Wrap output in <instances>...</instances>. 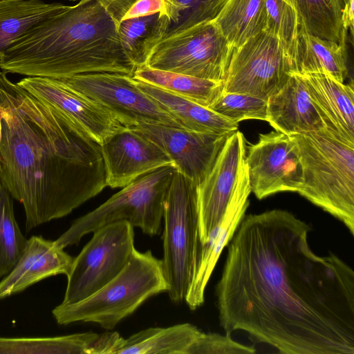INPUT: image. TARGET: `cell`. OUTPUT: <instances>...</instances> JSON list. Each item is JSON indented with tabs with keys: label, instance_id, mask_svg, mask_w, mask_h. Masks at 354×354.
Instances as JSON below:
<instances>
[{
	"label": "cell",
	"instance_id": "31",
	"mask_svg": "<svg viewBox=\"0 0 354 354\" xmlns=\"http://www.w3.org/2000/svg\"><path fill=\"white\" fill-rule=\"evenodd\" d=\"M224 1L225 0H165L168 28L164 39L197 24L213 21Z\"/></svg>",
	"mask_w": 354,
	"mask_h": 354
},
{
	"label": "cell",
	"instance_id": "15",
	"mask_svg": "<svg viewBox=\"0 0 354 354\" xmlns=\"http://www.w3.org/2000/svg\"><path fill=\"white\" fill-rule=\"evenodd\" d=\"M100 147L106 184L111 188L124 187L147 173L173 165L157 144L132 127L122 126Z\"/></svg>",
	"mask_w": 354,
	"mask_h": 354
},
{
	"label": "cell",
	"instance_id": "18",
	"mask_svg": "<svg viewBox=\"0 0 354 354\" xmlns=\"http://www.w3.org/2000/svg\"><path fill=\"white\" fill-rule=\"evenodd\" d=\"M266 121L277 131L290 136L326 129L304 76L295 73L268 98Z\"/></svg>",
	"mask_w": 354,
	"mask_h": 354
},
{
	"label": "cell",
	"instance_id": "36",
	"mask_svg": "<svg viewBox=\"0 0 354 354\" xmlns=\"http://www.w3.org/2000/svg\"><path fill=\"white\" fill-rule=\"evenodd\" d=\"M122 337L118 332H106L99 335L90 354L115 353Z\"/></svg>",
	"mask_w": 354,
	"mask_h": 354
},
{
	"label": "cell",
	"instance_id": "9",
	"mask_svg": "<svg viewBox=\"0 0 354 354\" xmlns=\"http://www.w3.org/2000/svg\"><path fill=\"white\" fill-rule=\"evenodd\" d=\"M134 247L133 227L126 221L106 225L73 258L62 304L92 295L115 277L127 263Z\"/></svg>",
	"mask_w": 354,
	"mask_h": 354
},
{
	"label": "cell",
	"instance_id": "30",
	"mask_svg": "<svg viewBox=\"0 0 354 354\" xmlns=\"http://www.w3.org/2000/svg\"><path fill=\"white\" fill-rule=\"evenodd\" d=\"M27 241L15 219L13 198L0 182V278L16 265Z\"/></svg>",
	"mask_w": 354,
	"mask_h": 354
},
{
	"label": "cell",
	"instance_id": "3",
	"mask_svg": "<svg viewBox=\"0 0 354 354\" xmlns=\"http://www.w3.org/2000/svg\"><path fill=\"white\" fill-rule=\"evenodd\" d=\"M118 23L100 0H80L32 26L6 52L0 70L63 79L93 73L133 76Z\"/></svg>",
	"mask_w": 354,
	"mask_h": 354
},
{
	"label": "cell",
	"instance_id": "28",
	"mask_svg": "<svg viewBox=\"0 0 354 354\" xmlns=\"http://www.w3.org/2000/svg\"><path fill=\"white\" fill-rule=\"evenodd\" d=\"M301 27L319 38L346 46L347 30L344 27L343 0H290Z\"/></svg>",
	"mask_w": 354,
	"mask_h": 354
},
{
	"label": "cell",
	"instance_id": "8",
	"mask_svg": "<svg viewBox=\"0 0 354 354\" xmlns=\"http://www.w3.org/2000/svg\"><path fill=\"white\" fill-rule=\"evenodd\" d=\"M234 49L213 20L162 39L152 51L146 65L224 82Z\"/></svg>",
	"mask_w": 354,
	"mask_h": 354
},
{
	"label": "cell",
	"instance_id": "10",
	"mask_svg": "<svg viewBox=\"0 0 354 354\" xmlns=\"http://www.w3.org/2000/svg\"><path fill=\"white\" fill-rule=\"evenodd\" d=\"M243 134L236 130L226 140L212 169L197 185L199 236L205 244L228 207L248 201L251 193Z\"/></svg>",
	"mask_w": 354,
	"mask_h": 354
},
{
	"label": "cell",
	"instance_id": "41",
	"mask_svg": "<svg viewBox=\"0 0 354 354\" xmlns=\"http://www.w3.org/2000/svg\"><path fill=\"white\" fill-rule=\"evenodd\" d=\"M8 1V0H0V1Z\"/></svg>",
	"mask_w": 354,
	"mask_h": 354
},
{
	"label": "cell",
	"instance_id": "17",
	"mask_svg": "<svg viewBox=\"0 0 354 354\" xmlns=\"http://www.w3.org/2000/svg\"><path fill=\"white\" fill-rule=\"evenodd\" d=\"M73 261L55 241L32 236L16 265L0 281V299L19 293L46 278L67 275Z\"/></svg>",
	"mask_w": 354,
	"mask_h": 354
},
{
	"label": "cell",
	"instance_id": "19",
	"mask_svg": "<svg viewBox=\"0 0 354 354\" xmlns=\"http://www.w3.org/2000/svg\"><path fill=\"white\" fill-rule=\"evenodd\" d=\"M326 127L342 142L354 145V88L323 73L302 75Z\"/></svg>",
	"mask_w": 354,
	"mask_h": 354
},
{
	"label": "cell",
	"instance_id": "27",
	"mask_svg": "<svg viewBox=\"0 0 354 354\" xmlns=\"http://www.w3.org/2000/svg\"><path fill=\"white\" fill-rule=\"evenodd\" d=\"M266 18V0H225L214 21L237 48L265 30Z\"/></svg>",
	"mask_w": 354,
	"mask_h": 354
},
{
	"label": "cell",
	"instance_id": "22",
	"mask_svg": "<svg viewBox=\"0 0 354 354\" xmlns=\"http://www.w3.org/2000/svg\"><path fill=\"white\" fill-rule=\"evenodd\" d=\"M137 86L156 100L185 129L209 133L225 134L238 130V124L208 107L171 93L158 86L136 80Z\"/></svg>",
	"mask_w": 354,
	"mask_h": 354
},
{
	"label": "cell",
	"instance_id": "7",
	"mask_svg": "<svg viewBox=\"0 0 354 354\" xmlns=\"http://www.w3.org/2000/svg\"><path fill=\"white\" fill-rule=\"evenodd\" d=\"M176 170L167 165L138 177L96 209L75 220L55 240L56 244L64 249L77 245L86 234L121 221L149 236L158 234L165 198Z\"/></svg>",
	"mask_w": 354,
	"mask_h": 354
},
{
	"label": "cell",
	"instance_id": "33",
	"mask_svg": "<svg viewBox=\"0 0 354 354\" xmlns=\"http://www.w3.org/2000/svg\"><path fill=\"white\" fill-rule=\"evenodd\" d=\"M266 10L264 30L278 38L288 59L301 26L297 12L290 0H266Z\"/></svg>",
	"mask_w": 354,
	"mask_h": 354
},
{
	"label": "cell",
	"instance_id": "40",
	"mask_svg": "<svg viewBox=\"0 0 354 354\" xmlns=\"http://www.w3.org/2000/svg\"><path fill=\"white\" fill-rule=\"evenodd\" d=\"M69 1H80V0H69Z\"/></svg>",
	"mask_w": 354,
	"mask_h": 354
},
{
	"label": "cell",
	"instance_id": "21",
	"mask_svg": "<svg viewBox=\"0 0 354 354\" xmlns=\"http://www.w3.org/2000/svg\"><path fill=\"white\" fill-rule=\"evenodd\" d=\"M249 204L248 200L231 205L221 223L211 232L203 245L199 264L185 299L191 310H196L204 303L205 288L218 258L244 217Z\"/></svg>",
	"mask_w": 354,
	"mask_h": 354
},
{
	"label": "cell",
	"instance_id": "13",
	"mask_svg": "<svg viewBox=\"0 0 354 354\" xmlns=\"http://www.w3.org/2000/svg\"><path fill=\"white\" fill-rule=\"evenodd\" d=\"M251 191L258 199L279 192H297L303 183L302 165L294 136L272 131L261 133L245 156Z\"/></svg>",
	"mask_w": 354,
	"mask_h": 354
},
{
	"label": "cell",
	"instance_id": "5",
	"mask_svg": "<svg viewBox=\"0 0 354 354\" xmlns=\"http://www.w3.org/2000/svg\"><path fill=\"white\" fill-rule=\"evenodd\" d=\"M167 289L162 261L150 250L134 248L124 268L109 283L80 301L60 304L52 314L60 325L89 322L112 330L149 298Z\"/></svg>",
	"mask_w": 354,
	"mask_h": 354
},
{
	"label": "cell",
	"instance_id": "16",
	"mask_svg": "<svg viewBox=\"0 0 354 354\" xmlns=\"http://www.w3.org/2000/svg\"><path fill=\"white\" fill-rule=\"evenodd\" d=\"M17 83L37 98L59 109L100 145L124 126L110 111L69 88L60 80L27 76Z\"/></svg>",
	"mask_w": 354,
	"mask_h": 354
},
{
	"label": "cell",
	"instance_id": "6",
	"mask_svg": "<svg viewBox=\"0 0 354 354\" xmlns=\"http://www.w3.org/2000/svg\"><path fill=\"white\" fill-rule=\"evenodd\" d=\"M162 268L167 293L175 303L185 301L203 249L199 236L197 185L175 172L165 204Z\"/></svg>",
	"mask_w": 354,
	"mask_h": 354
},
{
	"label": "cell",
	"instance_id": "23",
	"mask_svg": "<svg viewBox=\"0 0 354 354\" xmlns=\"http://www.w3.org/2000/svg\"><path fill=\"white\" fill-rule=\"evenodd\" d=\"M201 332L189 323L148 328L122 337L116 354H187Z\"/></svg>",
	"mask_w": 354,
	"mask_h": 354
},
{
	"label": "cell",
	"instance_id": "24",
	"mask_svg": "<svg viewBox=\"0 0 354 354\" xmlns=\"http://www.w3.org/2000/svg\"><path fill=\"white\" fill-rule=\"evenodd\" d=\"M65 4L42 0L0 1V66L12 44L29 29L59 12Z\"/></svg>",
	"mask_w": 354,
	"mask_h": 354
},
{
	"label": "cell",
	"instance_id": "26",
	"mask_svg": "<svg viewBox=\"0 0 354 354\" xmlns=\"http://www.w3.org/2000/svg\"><path fill=\"white\" fill-rule=\"evenodd\" d=\"M132 77L205 107L217 99L224 88V82L156 69L147 65L137 68Z\"/></svg>",
	"mask_w": 354,
	"mask_h": 354
},
{
	"label": "cell",
	"instance_id": "20",
	"mask_svg": "<svg viewBox=\"0 0 354 354\" xmlns=\"http://www.w3.org/2000/svg\"><path fill=\"white\" fill-rule=\"evenodd\" d=\"M288 62L290 73H323L342 83L348 75L346 46L313 35L301 26Z\"/></svg>",
	"mask_w": 354,
	"mask_h": 354
},
{
	"label": "cell",
	"instance_id": "37",
	"mask_svg": "<svg viewBox=\"0 0 354 354\" xmlns=\"http://www.w3.org/2000/svg\"><path fill=\"white\" fill-rule=\"evenodd\" d=\"M118 24L129 8L137 0H100Z\"/></svg>",
	"mask_w": 354,
	"mask_h": 354
},
{
	"label": "cell",
	"instance_id": "4",
	"mask_svg": "<svg viewBox=\"0 0 354 354\" xmlns=\"http://www.w3.org/2000/svg\"><path fill=\"white\" fill-rule=\"evenodd\" d=\"M294 136L303 174L297 193L338 218L354 235V145L326 129Z\"/></svg>",
	"mask_w": 354,
	"mask_h": 354
},
{
	"label": "cell",
	"instance_id": "32",
	"mask_svg": "<svg viewBox=\"0 0 354 354\" xmlns=\"http://www.w3.org/2000/svg\"><path fill=\"white\" fill-rule=\"evenodd\" d=\"M208 108L237 124L245 120H267V100L248 94L223 91Z\"/></svg>",
	"mask_w": 354,
	"mask_h": 354
},
{
	"label": "cell",
	"instance_id": "38",
	"mask_svg": "<svg viewBox=\"0 0 354 354\" xmlns=\"http://www.w3.org/2000/svg\"><path fill=\"white\" fill-rule=\"evenodd\" d=\"M344 8L342 11V20L344 28L351 29L353 32V0H343Z\"/></svg>",
	"mask_w": 354,
	"mask_h": 354
},
{
	"label": "cell",
	"instance_id": "12",
	"mask_svg": "<svg viewBox=\"0 0 354 354\" xmlns=\"http://www.w3.org/2000/svg\"><path fill=\"white\" fill-rule=\"evenodd\" d=\"M290 74L288 56L281 41L263 30L234 48L223 91L268 100L286 84Z\"/></svg>",
	"mask_w": 354,
	"mask_h": 354
},
{
	"label": "cell",
	"instance_id": "39",
	"mask_svg": "<svg viewBox=\"0 0 354 354\" xmlns=\"http://www.w3.org/2000/svg\"><path fill=\"white\" fill-rule=\"evenodd\" d=\"M0 182H1V158H0Z\"/></svg>",
	"mask_w": 354,
	"mask_h": 354
},
{
	"label": "cell",
	"instance_id": "35",
	"mask_svg": "<svg viewBox=\"0 0 354 354\" xmlns=\"http://www.w3.org/2000/svg\"><path fill=\"white\" fill-rule=\"evenodd\" d=\"M165 0H137L126 12L122 20L165 12Z\"/></svg>",
	"mask_w": 354,
	"mask_h": 354
},
{
	"label": "cell",
	"instance_id": "34",
	"mask_svg": "<svg viewBox=\"0 0 354 354\" xmlns=\"http://www.w3.org/2000/svg\"><path fill=\"white\" fill-rule=\"evenodd\" d=\"M253 346H248L232 339L231 335H225L201 332L187 350V354H234L254 353Z\"/></svg>",
	"mask_w": 354,
	"mask_h": 354
},
{
	"label": "cell",
	"instance_id": "29",
	"mask_svg": "<svg viewBox=\"0 0 354 354\" xmlns=\"http://www.w3.org/2000/svg\"><path fill=\"white\" fill-rule=\"evenodd\" d=\"M98 336L85 332L57 337H0V353L90 354Z\"/></svg>",
	"mask_w": 354,
	"mask_h": 354
},
{
	"label": "cell",
	"instance_id": "11",
	"mask_svg": "<svg viewBox=\"0 0 354 354\" xmlns=\"http://www.w3.org/2000/svg\"><path fill=\"white\" fill-rule=\"evenodd\" d=\"M60 80L105 108L125 127L145 123L185 129L162 105L140 89L132 76L115 73H93Z\"/></svg>",
	"mask_w": 354,
	"mask_h": 354
},
{
	"label": "cell",
	"instance_id": "25",
	"mask_svg": "<svg viewBox=\"0 0 354 354\" xmlns=\"http://www.w3.org/2000/svg\"><path fill=\"white\" fill-rule=\"evenodd\" d=\"M168 28L165 12L121 20L119 39L124 52L137 68L147 64L156 46L165 38Z\"/></svg>",
	"mask_w": 354,
	"mask_h": 354
},
{
	"label": "cell",
	"instance_id": "2",
	"mask_svg": "<svg viewBox=\"0 0 354 354\" xmlns=\"http://www.w3.org/2000/svg\"><path fill=\"white\" fill-rule=\"evenodd\" d=\"M1 183L28 232L64 217L106 186L100 145L62 111L0 71Z\"/></svg>",
	"mask_w": 354,
	"mask_h": 354
},
{
	"label": "cell",
	"instance_id": "1",
	"mask_svg": "<svg viewBox=\"0 0 354 354\" xmlns=\"http://www.w3.org/2000/svg\"><path fill=\"white\" fill-rule=\"evenodd\" d=\"M310 227L272 209L244 216L216 286L221 326L283 354H354V272L310 248Z\"/></svg>",
	"mask_w": 354,
	"mask_h": 354
},
{
	"label": "cell",
	"instance_id": "14",
	"mask_svg": "<svg viewBox=\"0 0 354 354\" xmlns=\"http://www.w3.org/2000/svg\"><path fill=\"white\" fill-rule=\"evenodd\" d=\"M131 127L157 144L170 158L177 171L196 185L209 173L232 133H203L145 123Z\"/></svg>",
	"mask_w": 354,
	"mask_h": 354
}]
</instances>
